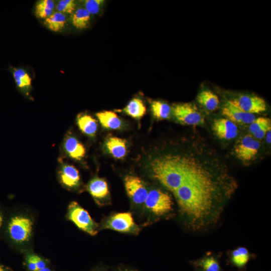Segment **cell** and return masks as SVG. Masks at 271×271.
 <instances>
[{
    "label": "cell",
    "mask_w": 271,
    "mask_h": 271,
    "mask_svg": "<svg viewBox=\"0 0 271 271\" xmlns=\"http://www.w3.org/2000/svg\"><path fill=\"white\" fill-rule=\"evenodd\" d=\"M232 261L238 267L245 265L249 258L248 250L244 247H239L232 252Z\"/></svg>",
    "instance_id": "cell-26"
},
{
    "label": "cell",
    "mask_w": 271,
    "mask_h": 271,
    "mask_svg": "<svg viewBox=\"0 0 271 271\" xmlns=\"http://www.w3.org/2000/svg\"><path fill=\"white\" fill-rule=\"evenodd\" d=\"M222 113L227 119L234 123L250 124L256 118L253 114L241 110L229 100L223 106Z\"/></svg>",
    "instance_id": "cell-11"
},
{
    "label": "cell",
    "mask_w": 271,
    "mask_h": 271,
    "mask_svg": "<svg viewBox=\"0 0 271 271\" xmlns=\"http://www.w3.org/2000/svg\"><path fill=\"white\" fill-rule=\"evenodd\" d=\"M177 153L180 174L173 191L189 228L200 231L217 223L238 187L225 163L196 138Z\"/></svg>",
    "instance_id": "cell-1"
},
{
    "label": "cell",
    "mask_w": 271,
    "mask_h": 271,
    "mask_svg": "<svg viewBox=\"0 0 271 271\" xmlns=\"http://www.w3.org/2000/svg\"><path fill=\"white\" fill-rule=\"evenodd\" d=\"M26 257L30 259L36 264L37 269L47 267L46 261L34 253H29L26 255Z\"/></svg>",
    "instance_id": "cell-30"
},
{
    "label": "cell",
    "mask_w": 271,
    "mask_h": 271,
    "mask_svg": "<svg viewBox=\"0 0 271 271\" xmlns=\"http://www.w3.org/2000/svg\"><path fill=\"white\" fill-rule=\"evenodd\" d=\"M249 129L255 138L262 139L267 131L271 129L270 119L264 117H257L250 124Z\"/></svg>",
    "instance_id": "cell-16"
},
{
    "label": "cell",
    "mask_w": 271,
    "mask_h": 271,
    "mask_svg": "<svg viewBox=\"0 0 271 271\" xmlns=\"http://www.w3.org/2000/svg\"><path fill=\"white\" fill-rule=\"evenodd\" d=\"M198 103L208 111H214L218 106L219 100L218 97L209 90L201 91L197 97Z\"/></svg>",
    "instance_id": "cell-21"
},
{
    "label": "cell",
    "mask_w": 271,
    "mask_h": 271,
    "mask_svg": "<svg viewBox=\"0 0 271 271\" xmlns=\"http://www.w3.org/2000/svg\"><path fill=\"white\" fill-rule=\"evenodd\" d=\"M8 70L11 72L18 89L26 96L30 97L32 78L27 71L22 67H14L11 65Z\"/></svg>",
    "instance_id": "cell-13"
},
{
    "label": "cell",
    "mask_w": 271,
    "mask_h": 271,
    "mask_svg": "<svg viewBox=\"0 0 271 271\" xmlns=\"http://www.w3.org/2000/svg\"><path fill=\"white\" fill-rule=\"evenodd\" d=\"M3 221H4V217H3V215L2 212V211L1 210V209H0V229L3 225Z\"/></svg>",
    "instance_id": "cell-33"
},
{
    "label": "cell",
    "mask_w": 271,
    "mask_h": 271,
    "mask_svg": "<svg viewBox=\"0 0 271 271\" xmlns=\"http://www.w3.org/2000/svg\"><path fill=\"white\" fill-rule=\"evenodd\" d=\"M81 2L82 7L90 15L98 14L104 3V1L102 0H85Z\"/></svg>",
    "instance_id": "cell-28"
},
{
    "label": "cell",
    "mask_w": 271,
    "mask_h": 271,
    "mask_svg": "<svg viewBox=\"0 0 271 271\" xmlns=\"http://www.w3.org/2000/svg\"><path fill=\"white\" fill-rule=\"evenodd\" d=\"M172 112L176 119L186 125H198L204 122L202 114L196 106L190 102L174 104L172 107Z\"/></svg>",
    "instance_id": "cell-5"
},
{
    "label": "cell",
    "mask_w": 271,
    "mask_h": 271,
    "mask_svg": "<svg viewBox=\"0 0 271 271\" xmlns=\"http://www.w3.org/2000/svg\"><path fill=\"white\" fill-rule=\"evenodd\" d=\"M123 110L131 117L139 119L145 115L146 107L141 99L134 98L128 102Z\"/></svg>",
    "instance_id": "cell-23"
},
{
    "label": "cell",
    "mask_w": 271,
    "mask_h": 271,
    "mask_svg": "<svg viewBox=\"0 0 271 271\" xmlns=\"http://www.w3.org/2000/svg\"><path fill=\"white\" fill-rule=\"evenodd\" d=\"M0 271H14L10 268L0 263Z\"/></svg>",
    "instance_id": "cell-32"
},
{
    "label": "cell",
    "mask_w": 271,
    "mask_h": 271,
    "mask_svg": "<svg viewBox=\"0 0 271 271\" xmlns=\"http://www.w3.org/2000/svg\"><path fill=\"white\" fill-rule=\"evenodd\" d=\"M151 110L155 117L165 119L169 117L171 111L170 106L166 103L159 100L151 102Z\"/></svg>",
    "instance_id": "cell-25"
},
{
    "label": "cell",
    "mask_w": 271,
    "mask_h": 271,
    "mask_svg": "<svg viewBox=\"0 0 271 271\" xmlns=\"http://www.w3.org/2000/svg\"><path fill=\"white\" fill-rule=\"evenodd\" d=\"M58 178L62 186L67 189H74L80 186L79 171L73 165L63 163L59 170Z\"/></svg>",
    "instance_id": "cell-10"
},
{
    "label": "cell",
    "mask_w": 271,
    "mask_h": 271,
    "mask_svg": "<svg viewBox=\"0 0 271 271\" xmlns=\"http://www.w3.org/2000/svg\"><path fill=\"white\" fill-rule=\"evenodd\" d=\"M56 3L53 0H40L38 1L35 7L36 16L41 19H46L55 11Z\"/></svg>",
    "instance_id": "cell-24"
},
{
    "label": "cell",
    "mask_w": 271,
    "mask_h": 271,
    "mask_svg": "<svg viewBox=\"0 0 271 271\" xmlns=\"http://www.w3.org/2000/svg\"><path fill=\"white\" fill-rule=\"evenodd\" d=\"M91 15L83 8L78 7L71 15V22L77 29L82 30L89 25Z\"/></svg>",
    "instance_id": "cell-22"
},
{
    "label": "cell",
    "mask_w": 271,
    "mask_h": 271,
    "mask_svg": "<svg viewBox=\"0 0 271 271\" xmlns=\"http://www.w3.org/2000/svg\"><path fill=\"white\" fill-rule=\"evenodd\" d=\"M145 204L148 209L156 215H163L172 210L173 201L168 193L154 189L148 193Z\"/></svg>",
    "instance_id": "cell-4"
},
{
    "label": "cell",
    "mask_w": 271,
    "mask_h": 271,
    "mask_svg": "<svg viewBox=\"0 0 271 271\" xmlns=\"http://www.w3.org/2000/svg\"><path fill=\"white\" fill-rule=\"evenodd\" d=\"M229 101L241 110L251 114L260 113L266 110L265 101L257 95H241Z\"/></svg>",
    "instance_id": "cell-8"
},
{
    "label": "cell",
    "mask_w": 271,
    "mask_h": 271,
    "mask_svg": "<svg viewBox=\"0 0 271 271\" xmlns=\"http://www.w3.org/2000/svg\"><path fill=\"white\" fill-rule=\"evenodd\" d=\"M87 190L96 200L106 198L109 194V189L106 182L103 179L95 177L87 185Z\"/></svg>",
    "instance_id": "cell-15"
},
{
    "label": "cell",
    "mask_w": 271,
    "mask_h": 271,
    "mask_svg": "<svg viewBox=\"0 0 271 271\" xmlns=\"http://www.w3.org/2000/svg\"><path fill=\"white\" fill-rule=\"evenodd\" d=\"M77 8V4L74 0H60L56 3L55 10L65 14L72 15Z\"/></svg>",
    "instance_id": "cell-27"
},
{
    "label": "cell",
    "mask_w": 271,
    "mask_h": 271,
    "mask_svg": "<svg viewBox=\"0 0 271 271\" xmlns=\"http://www.w3.org/2000/svg\"><path fill=\"white\" fill-rule=\"evenodd\" d=\"M96 116L101 124L106 128L116 129L121 125V120L114 112L101 111L97 113Z\"/></svg>",
    "instance_id": "cell-18"
},
{
    "label": "cell",
    "mask_w": 271,
    "mask_h": 271,
    "mask_svg": "<svg viewBox=\"0 0 271 271\" xmlns=\"http://www.w3.org/2000/svg\"><path fill=\"white\" fill-rule=\"evenodd\" d=\"M200 264L204 271H219V263L213 256L204 258Z\"/></svg>",
    "instance_id": "cell-29"
},
{
    "label": "cell",
    "mask_w": 271,
    "mask_h": 271,
    "mask_svg": "<svg viewBox=\"0 0 271 271\" xmlns=\"http://www.w3.org/2000/svg\"><path fill=\"white\" fill-rule=\"evenodd\" d=\"M68 219L77 227L90 235L98 233V225L91 218L89 213L77 202H71L68 207L66 215Z\"/></svg>",
    "instance_id": "cell-3"
},
{
    "label": "cell",
    "mask_w": 271,
    "mask_h": 271,
    "mask_svg": "<svg viewBox=\"0 0 271 271\" xmlns=\"http://www.w3.org/2000/svg\"><path fill=\"white\" fill-rule=\"evenodd\" d=\"M212 129L216 136L220 139L231 140L238 133V127L235 123L227 118L214 120Z\"/></svg>",
    "instance_id": "cell-12"
},
{
    "label": "cell",
    "mask_w": 271,
    "mask_h": 271,
    "mask_svg": "<svg viewBox=\"0 0 271 271\" xmlns=\"http://www.w3.org/2000/svg\"><path fill=\"white\" fill-rule=\"evenodd\" d=\"M35 271H52L50 268L46 267L42 269L36 270Z\"/></svg>",
    "instance_id": "cell-34"
},
{
    "label": "cell",
    "mask_w": 271,
    "mask_h": 271,
    "mask_svg": "<svg viewBox=\"0 0 271 271\" xmlns=\"http://www.w3.org/2000/svg\"><path fill=\"white\" fill-rule=\"evenodd\" d=\"M126 193L132 201L141 204L145 203L148 191L142 180L134 176H126L124 179Z\"/></svg>",
    "instance_id": "cell-9"
},
{
    "label": "cell",
    "mask_w": 271,
    "mask_h": 271,
    "mask_svg": "<svg viewBox=\"0 0 271 271\" xmlns=\"http://www.w3.org/2000/svg\"><path fill=\"white\" fill-rule=\"evenodd\" d=\"M259 142L250 135L243 137L235 145L234 152L237 158L246 162L253 160L258 153Z\"/></svg>",
    "instance_id": "cell-7"
},
{
    "label": "cell",
    "mask_w": 271,
    "mask_h": 271,
    "mask_svg": "<svg viewBox=\"0 0 271 271\" xmlns=\"http://www.w3.org/2000/svg\"><path fill=\"white\" fill-rule=\"evenodd\" d=\"M105 145L109 152L115 158L121 159L126 155V145L124 140L110 137L106 140Z\"/></svg>",
    "instance_id": "cell-17"
},
{
    "label": "cell",
    "mask_w": 271,
    "mask_h": 271,
    "mask_svg": "<svg viewBox=\"0 0 271 271\" xmlns=\"http://www.w3.org/2000/svg\"><path fill=\"white\" fill-rule=\"evenodd\" d=\"M33 226V221L30 217L22 214L14 215L8 221L7 236L15 244L26 243L32 237Z\"/></svg>",
    "instance_id": "cell-2"
},
{
    "label": "cell",
    "mask_w": 271,
    "mask_h": 271,
    "mask_svg": "<svg viewBox=\"0 0 271 271\" xmlns=\"http://www.w3.org/2000/svg\"><path fill=\"white\" fill-rule=\"evenodd\" d=\"M63 149L66 154L71 158L81 160L85 154L83 145L74 136L68 135L63 142Z\"/></svg>",
    "instance_id": "cell-14"
},
{
    "label": "cell",
    "mask_w": 271,
    "mask_h": 271,
    "mask_svg": "<svg viewBox=\"0 0 271 271\" xmlns=\"http://www.w3.org/2000/svg\"><path fill=\"white\" fill-rule=\"evenodd\" d=\"M266 141L268 144L271 143V129L268 130L266 134Z\"/></svg>",
    "instance_id": "cell-31"
},
{
    "label": "cell",
    "mask_w": 271,
    "mask_h": 271,
    "mask_svg": "<svg viewBox=\"0 0 271 271\" xmlns=\"http://www.w3.org/2000/svg\"><path fill=\"white\" fill-rule=\"evenodd\" d=\"M77 123L80 130L86 135L93 137L97 131V124L96 120L87 114L79 115Z\"/></svg>",
    "instance_id": "cell-20"
},
{
    "label": "cell",
    "mask_w": 271,
    "mask_h": 271,
    "mask_svg": "<svg viewBox=\"0 0 271 271\" xmlns=\"http://www.w3.org/2000/svg\"><path fill=\"white\" fill-rule=\"evenodd\" d=\"M104 228L134 234L138 233L140 230L129 212L118 213L111 216L105 222Z\"/></svg>",
    "instance_id": "cell-6"
},
{
    "label": "cell",
    "mask_w": 271,
    "mask_h": 271,
    "mask_svg": "<svg viewBox=\"0 0 271 271\" xmlns=\"http://www.w3.org/2000/svg\"><path fill=\"white\" fill-rule=\"evenodd\" d=\"M67 22L66 14L55 11L50 17L45 19L44 24L49 30L55 32L62 31Z\"/></svg>",
    "instance_id": "cell-19"
}]
</instances>
